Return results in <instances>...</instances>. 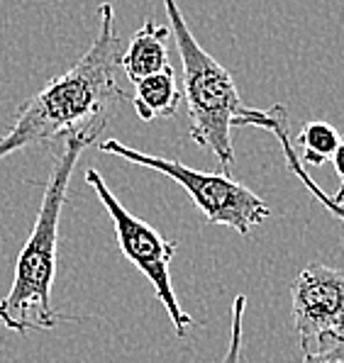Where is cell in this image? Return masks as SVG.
Returning a JSON list of instances; mask_svg holds the SVG:
<instances>
[{
  "mask_svg": "<svg viewBox=\"0 0 344 363\" xmlns=\"http://www.w3.org/2000/svg\"><path fill=\"white\" fill-rule=\"evenodd\" d=\"M122 42L113 3L98 8V35L86 54L66 74L49 81L20 105L18 120L0 137V161L32 144L66 137L105 122L115 105L127 100L120 83Z\"/></svg>",
  "mask_w": 344,
  "mask_h": 363,
  "instance_id": "cell-1",
  "label": "cell"
},
{
  "mask_svg": "<svg viewBox=\"0 0 344 363\" xmlns=\"http://www.w3.org/2000/svg\"><path fill=\"white\" fill-rule=\"evenodd\" d=\"M103 130L105 122L66 134L64 147L54 156L35 227H32L30 239L20 251L18 264H15L13 286H10L8 295L0 300V325L10 332L27 334L32 329H54L61 320H76L69 315H59L52 307L59 222L76 164H79L81 154L91 144H96L98 134Z\"/></svg>",
  "mask_w": 344,
  "mask_h": 363,
  "instance_id": "cell-2",
  "label": "cell"
},
{
  "mask_svg": "<svg viewBox=\"0 0 344 363\" xmlns=\"http://www.w3.org/2000/svg\"><path fill=\"white\" fill-rule=\"evenodd\" d=\"M164 8L183 66L181 91L188 108V134L198 147L208 149L215 156L223 173H230L235 166L232 130L249 105L242 103L230 71L213 54L205 52L201 42L193 37L179 3L164 0Z\"/></svg>",
  "mask_w": 344,
  "mask_h": 363,
  "instance_id": "cell-3",
  "label": "cell"
},
{
  "mask_svg": "<svg viewBox=\"0 0 344 363\" xmlns=\"http://www.w3.org/2000/svg\"><path fill=\"white\" fill-rule=\"evenodd\" d=\"M101 152L125 159L135 166H142V169H152L171 178V181H176L210 225L230 227V230L240 232L242 237H247L254 227L262 225L271 215V208L266 205V200L259 198L254 191H249L247 186H242L240 181L230 178V173L196 171L191 166L181 164V161L137 152V149L127 147L118 139L101 142Z\"/></svg>",
  "mask_w": 344,
  "mask_h": 363,
  "instance_id": "cell-4",
  "label": "cell"
},
{
  "mask_svg": "<svg viewBox=\"0 0 344 363\" xmlns=\"http://www.w3.org/2000/svg\"><path fill=\"white\" fill-rule=\"evenodd\" d=\"M86 183L98 193V200H101L103 208L108 210L110 220H113L115 239H118L122 256H125L137 271L144 273V278L152 283L157 300L164 305L176 334L186 337V332L196 325V320L179 305L176 290L171 286V271H169L171 259H174L179 244L164 239L152 225H147V222L140 220L137 215L127 212L125 205L115 198V193L110 191L108 183L103 181V176L96 169L86 171Z\"/></svg>",
  "mask_w": 344,
  "mask_h": 363,
  "instance_id": "cell-5",
  "label": "cell"
},
{
  "mask_svg": "<svg viewBox=\"0 0 344 363\" xmlns=\"http://www.w3.org/2000/svg\"><path fill=\"white\" fill-rule=\"evenodd\" d=\"M291 303L303 354L325 337H344V271L308 264L293 281Z\"/></svg>",
  "mask_w": 344,
  "mask_h": 363,
  "instance_id": "cell-6",
  "label": "cell"
},
{
  "mask_svg": "<svg viewBox=\"0 0 344 363\" xmlns=\"http://www.w3.org/2000/svg\"><path fill=\"white\" fill-rule=\"evenodd\" d=\"M169 37L171 27H162L154 20H144L132 42L122 52V74L132 83L169 69Z\"/></svg>",
  "mask_w": 344,
  "mask_h": 363,
  "instance_id": "cell-7",
  "label": "cell"
},
{
  "mask_svg": "<svg viewBox=\"0 0 344 363\" xmlns=\"http://www.w3.org/2000/svg\"><path fill=\"white\" fill-rule=\"evenodd\" d=\"M247 125L249 127H262V130L274 134V137L281 142V147H284V156H286L288 169L301 178L303 186L313 193L315 200H320V203H323L325 208L332 212V215L340 217V220L344 222V208H342V205H337V203H332L330 195H327L323 188H320L318 183L308 176L303 161L298 159L296 144H293V137H291V127H288V110L284 108V105H274V108H269V110H254L252 108L247 115H244V127H247Z\"/></svg>",
  "mask_w": 344,
  "mask_h": 363,
  "instance_id": "cell-8",
  "label": "cell"
},
{
  "mask_svg": "<svg viewBox=\"0 0 344 363\" xmlns=\"http://www.w3.org/2000/svg\"><path fill=\"white\" fill-rule=\"evenodd\" d=\"M183 100L181 83L176 81L174 69H164L162 74L147 76L142 81L135 83V103L137 117L142 122H152V120H169L179 113V105Z\"/></svg>",
  "mask_w": 344,
  "mask_h": 363,
  "instance_id": "cell-9",
  "label": "cell"
},
{
  "mask_svg": "<svg viewBox=\"0 0 344 363\" xmlns=\"http://www.w3.org/2000/svg\"><path fill=\"white\" fill-rule=\"evenodd\" d=\"M342 142V134L327 122H308L301 132L296 134L293 144L301 147V161L303 166H323L332 159Z\"/></svg>",
  "mask_w": 344,
  "mask_h": 363,
  "instance_id": "cell-10",
  "label": "cell"
},
{
  "mask_svg": "<svg viewBox=\"0 0 344 363\" xmlns=\"http://www.w3.org/2000/svg\"><path fill=\"white\" fill-rule=\"evenodd\" d=\"M244 307L247 298L237 295L232 303V327H230V344H227V354L223 363H240L242 361V320H244Z\"/></svg>",
  "mask_w": 344,
  "mask_h": 363,
  "instance_id": "cell-11",
  "label": "cell"
},
{
  "mask_svg": "<svg viewBox=\"0 0 344 363\" xmlns=\"http://www.w3.org/2000/svg\"><path fill=\"white\" fill-rule=\"evenodd\" d=\"M303 363H344V337H325L303 354Z\"/></svg>",
  "mask_w": 344,
  "mask_h": 363,
  "instance_id": "cell-12",
  "label": "cell"
},
{
  "mask_svg": "<svg viewBox=\"0 0 344 363\" xmlns=\"http://www.w3.org/2000/svg\"><path fill=\"white\" fill-rule=\"evenodd\" d=\"M332 166H335V173H337V178H340V191H337V195H342L344 193V137H342V142H340V147H337V152L332 154Z\"/></svg>",
  "mask_w": 344,
  "mask_h": 363,
  "instance_id": "cell-13",
  "label": "cell"
},
{
  "mask_svg": "<svg viewBox=\"0 0 344 363\" xmlns=\"http://www.w3.org/2000/svg\"><path fill=\"white\" fill-rule=\"evenodd\" d=\"M330 200H332V203H337V205H342V208H344V193L342 195H330Z\"/></svg>",
  "mask_w": 344,
  "mask_h": 363,
  "instance_id": "cell-14",
  "label": "cell"
}]
</instances>
